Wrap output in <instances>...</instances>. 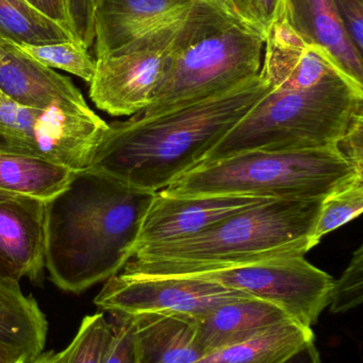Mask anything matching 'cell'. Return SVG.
Returning <instances> with one entry per match:
<instances>
[{"mask_svg":"<svg viewBox=\"0 0 363 363\" xmlns=\"http://www.w3.org/2000/svg\"><path fill=\"white\" fill-rule=\"evenodd\" d=\"M243 296H249L205 279L119 273L106 281L94 304L111 315L175 313L200 317L222 303Z\"/></svg>","mask_w":363,"mask_h":363,"instance_id":"obj_10","label":"cell"},{"mask_svg":"<svg viewBox=\"0 0 363 363\" xmlns=\"http://www.w3.org/2000/svg\"><path fill=\"white\" fill-rule=\"evenodd\" d=\"M95 0H67L72 31L78 42L89 50L94 44L93 10Z\"/></svg>","mask_w":363,"mask_h":363,"instance_id":"obj_30","label":"cell"},{"mask_svg":"<svg viewBox=\"0 0 363 363\" xmlns=\"http://www.w3.org/2000/svg\"><path fill=\"white\" fill-rule=\"evenodd\" d=\"M28 55L51 69H61L90 83L95 74L96 60L78 40L45 45H18Z\"/></svg>","mask_w":363,"mask_h":363,"instance_id":"obj_25","label":"cell"},{"mask_svg":"<svg viewBox=\"0 0 363 363\" xmlns=\"http://www.w3.org/2000/svg\"><path fill=\"white\" fill-rule=\"evenodd\" d=\"M362 106L363 87L343 74L309 89H270L200 165L245 151L337 148Z\"/></svg>","mask_w":363,"mask_h":363,"instance_id":"obj_5","label":"cell"},{"mask_svg":"<svg viewBox=\"0 0 363 363\" xmlns=\"http://www.w3.org/2000/svg\"><path fill=\"white\" fill-rule=\"evenodd\" d=\"M0 363H26L23 358L6 347H0Z\"/></svg>","mask_w":363,"mask_h":363,"instance_id":"obj_34","label":"cell"},{"mask_svg":"<svg viewBox=\"0 0 363 363\" xmlns=\"http://www.w3.org/2000/svg\"><path fill=\"white\" fill-rule=\"evenodd\" d=\"M0 95L27 108H63L91 112L81 91L28 55L18 45L0 38Z\"/></svg>","mask_w":363,"mask_h":363,"instance_id":"obj_12","label":"cell"},{"mask_svg":"<svg viewBox=\"0 0 363 363\" xmlns=\"http://www.w3.org/2000/svg\"><path fill=\"white\" fill-rule=\"evenodd\" d=\"M0 96H1V95H0Z\"/></svg>","mask_w":363,"mask_h":363,"instance_id":"obj_39","label":"cell"},{"mask_svg":"<svg viewBox=\"0 0 363 363\" xmlns=\"http://www.w3.org/2000/svg\"><path fill=\"white\" fill-rule=\"evenodd\" d=\"M270 89L259 74L194 104L115 121L108 125L87 169L136 189L161 191L200 165Z\"/></svg>","mask_w":363,"mask_h":363,"instance_id":"obj_1","label":"cell"},{"mask_svg":"<svg viewBox=\"0 0 363 363\" xmlns=\"http://www.w3.org/2000/svg\"><path fill=\"white\" fill-rule=\"evenodd\" d=\"M177 277L213 281L266 301L311 328L330 306L335 281L305 256H286Z\"/></svg>","mask_w":363,"mask_h":363,"instance_id":"obj_7","label":"cell"},{"mask_svg":"<svg viewBox=\"0 0 363 363\" xmlns=\"http://www.w3.org/2000/svg\"><path fill=\"white\" fill-rule=\"evenodd\" d=\"M266 36L212 0H194L168 61L163 84L145 114L229 91L260 74Z\"/></svg>","mask_w":363,"mask_h":363,"instance_id":"obj_4","label":"cell"},{"mask_svg":"<svg viewBox=\"0 0 363 363\" xmlns=\"http://www.w3.org/2000/svg\"><path fill=\"white\" fill-rule=\"evenodd\" d=\"M362 174L337 148L251 150L197 166L161 191L170 196L323 200Z\"/></svg>","mask_w":363,"mask_h":363,"instance_id":"obj_6","label":"cell"},{"mask_svg":"<svg viewBox=\"0 0 363 363\" xmlns=\"http://www.w3.org/2000/svg\"><path fill=\"white\" fill-rule=\"evenodd\" d=\"M341 19L355 46L363 51L362 0H335Z\"/></svg>","mask_w":363,"mask_h":363,"instance_id":"obj_31","label":"cell"},{"mask_svg":"<svg viewBox=\"0 0 363 363\" xmlns=\"http://www.w3.org/2000/svg\"><path fill=\"white\" fill-rule=\"evenodd\" d=\"M281 15L306 42L324 49L347 78L363 87V55L347 33L335 0H285Z\"/></svg>","mask_w":363,"mask_h":363,"instance_id":"obj_16","label":"cell"},{"mask_svg":"<svg viewBox=\"0 0 363 363\" xmlns=\"http://www.w3.org/2000/svg\"><path fill=\"white\" fill-rule=\"evenodd\" d=\"M0 150L1 151H13V152H18V151L15 150L4 138L0 136Z\"/></svg>","mask_w":363,"mask_h":363,"instance_id":"obj_36","label":"cell"},{"mask_svg":"<svg viewBox=\"0 0 363 363\" xmlns=\"http://www.w3.org/2000/svg\"><path fill=\"white\" fill-rule=\"evenodd\" d=\"M108 125L94 111L40 110L0 96V136L18 152L50 160L75 172L87 169Z\"/></svg>","mask_w":363,"mask_h":363,"instance_id":"obj_9","label":"cell"},{"mask_svg":"<svg viewBox=\"0 0 363 363\" xmlns=\"http://www.w3.org/2000/svg\"><path fill=\"white\" fill-rule=\"evenodd\" d=\"M0 262L6 277L42 283L45 202L21 196L0 201Z\"/></svg>","mask_w":363,"mask_h":363,"instance_id":"obj_15","label":"cell"},{"mask_svg":"<svg viewBox=\"0 0 363 363\" xmlns=\"http://www.w3.org/2000/svg\"><path fill=\"white\" fill-rule=\"evenodd\" d=\"M156 192L91 170L45 202V268L59 289L80 294L123 270Z\"/></svg>","mask_w":363,"mask_h":363,"instance_id":"obj_2","label":"cell"},{"mask_svg":"<svg viewBox=\"0 0 363 363\" xmlns=\"http://www.w3.org/2000/svg\"><path fill=\"white\" fill-rule=\"evenodd\" d=\"M212 1L219 2V4H223V6H227L228 9L234 11V6H232V0H212Z\"/></svg>","mask_w":363,"mask_h":363,"instance_id":"obj_38","label":"cell"},{"mask_svg":"<svg viewBox=\"0 0 363 363\" xmlns=\"http://www.w3.org/2000/svg\"><path fill=\"white\" fill-rule=\"evenodd\" d=\"M48 322L36 298L21 291L19 281L0 275V347L31 363L44 353Z\"/></svg>","mask_w":363,"mask_h":363,"instance_id":"obj_19","label":"cell"},{"mask_svg":"<svg viewBox=\"0 0 363 363\" xmlns=\"http://www.w3.org/2000/svg\"><path fill=\"white\" fill-rule=\"evenodd\" d=\"M363 245H360L338 281H334L330 296V313H345L362 304Z\"/></svg>","mask_w":363,"mask_h":363,"instance_id":"obj_26","label":"cell"},{"mask_svg":"<svg viewBox=\"0 0 363 363\" xmlns=\"http://www.w3.org/2000/svg\"><path fill=\"white\" fill-rule=\"evenodd\" d=\"M362 211L363 174L355 177L322 200L311 237V247L313 249L326 235L359 217Z\"/></svg>","mask_w":363,"mask_h":363,"instance_id":"obj_23","label":"cell"},{"mask_svg":"<svg viewBox=\"0 0 363 363\" xmlns=\"http://www.w3.org/2000/svg\"><path fill=\"white\" fill-rule=\"evenodd\" d=\"M70 168L44 157L0 150V192L47 202L74 177Z\"/></svg>","mask_w":363,"mask_h":363,"instance_id":"obj_20","label":"cell"},{"mask_svg":"<svg viewBox=\"0 0 363 363\" xmlns=\"http://www.w3.org/2000/svg\"><path fill=\"white\" fill-rule=\"evenodd\" d=\"M322 200H271L176 242L136 250L119 273L188 277L286 256H305Z\"/></svg>","mask_w":363,"mask_h":363,"instance_id":"obj_3","label":"cell"},{"mask_svg":"<svg viewBox=\"0 0 363 363\" xmlns=\"http://www.w3.org/2000/svg\"><path fill=\"white\" fill-rule=\"evenodd\" d=\"M112 318L114 335L102 363H138L131 317L113 315Z\"/></svg>","mask_w":363,"mask_h":363,"instance_id":"obj_28","label":"cell"},{"mask_svg":"<svg viewBox=\"0 0 363 363\" xmlns=\"http://www.w3.org/2000/svg\"><path fill=\"white\" fill-rule=\"evenodd\" d=\"M0 38L17 45L78 40L70 30L49 18L27 0H0Z\"/></svg>","mask_w":363,"mask_h":363,"instance_id":"obj_22","label":"cell"},{"mask_svg":"<svg viewBox=\"0 0 363 363\" xmlns=\"http://www.w3.org/2000/svg\"><path fill=\"white\" fill-rule=\"evenodd\" d=\"M194 0H95L96 57L185 21Z\"/></svg>","mask_w":363,"mask_h":363,"instance_id":"obj_13","label":"cell"},{"mask_svg":"<svg viewBox=\"0 0 363 363\" xmlns=\"http://www.w3.org/2000/svg\"><path fill=\"white\" fill-rule=\"evenodd\" d=\"M129 317L138 363H196L205 357L194 315L163 313Z\"/></svg>","mask_w":363,"mask_h":363,"instance_id":"obj_18","label":"cell"},{"mask_svg":"<svg viewBox=\"0 0 363 363\" xmlns=\"http://www.w3.org/2000/svg\"><path fill=\"white\" fill-rule=\"evenodd\" d=\"M61 357L62 352L61 353H55L53 351L44 352L42 355L38 356L31 363H60Z\"/></svg>","mask_w":363,"mask_h":363,"instance_id":"obj_35","label":"cell"},{"mask_svg":"<svg viewBox=\"0 0 363 363\" xmlns=\"http://www.w3.org/2000/svg\"><path fill=\"white\" fill-rule=\"evenodd\" d=\"M281 363H322V359L319 350L315 347V342L309 343L308 345L300 350L298 353Z\"/></svg>","mask_w":363,"mask_h":363,"instance_id":"obj_33","label":"cell"},{"mask_svg":"<svg viewBox=\"0 0 363 363\" xmlns=\"http://www.w3.org/2000/svg\"><path fill=\"white\" fill-rule=\"evenodd\" d=\"M271 199L239 194L170 196L156 192L145 215L134 252L195 236L219 222L269 202Z\"/></svg>","mask_w":363,"mask_h":363,"instance_id":"obj_11","label":"cell"},{"mask_svg":"<svg viewBox=\"0 0 363 363\" xmlns=\"http://www.w3.org/2000/svg\"><path fill=\"white\" fill-rule=\"evenodd\" d=\"M183 23L96 57L90 98L97 108L119 117L131 116L148 108L163 84Z\"/></svg>","mask_w":363,"mask_h":363,"instance_id":"obj_8","label":"cell"},{"mask_svg":"<svg viewBox=\"0 0 363 363\" xmlns=\"http://www.w3.org/2000/svg\"><path fill=\"white\" fill-rule=\"evenodd\" d=\"M260 74L271 89H309L330 77L345 76L324 49L306 42L283 15L266 34Z\"/></svg>","mask_w":363,"mask_h":363,"instance_id":"obj_14","label":"cell"},{"mask_svg":"<svg viewBox=\"0 0 363 363\" xmlns=\"http://www.w3.org/2000/svg\"><path fill=\"white\" fill-rule=\"evenodd\" d=\"M15 196V194H4V192H0V201L4 200V199L8 198V196ZM0 275H2V277H6V272H4V266H2L1 262H0Z\"/></svg>","mask_w":363,"mask_h":363,"instance_id":"obj_37","label":"cell"},{"mask_svg":"<svg viewBox=\"0 0 363 363\" xmlns=\"http://www.w3.org/2000/svg\"><path fill=\"white\" fill-rule=\"evenodd\" d=\"M234 12L245 23L266 36L283 12L285 0H232Z\"/></svg>","mask_w":363,"mask_h":363,"instance_id":"obj_27","label":"cell"},{"mask_svg":"<svg viewBox=\"0 0 363 363\" xmlns=\"http://www.w3.org/2000/svg\"><path fill=\"white\" fill-rule=\"evenodd\" d=\"M112 322L102 311L85 315L70 345L62 351L60 363H102L113 340Z\"/></svg>","mask_w":363,"mask_h":363,"instance_id":"obj_24","label":"cell"},{"mask_svg":"<svg viewBox=\"0 0 363 363\" xmlns=\"http://www.w3.org/2000/svg\"><path fill=\"white\" fill-rule=\"evenodd\" d=\"M196 319L198 342L205 356L292 320L283 309L253 296L222 303Z\"/></svg>","mask_w":363,"mask_h":363,"instance_id":"obj_17","label":"cell"},{"mask_svg":"<svg viewBox=\"0 0 363 363\" xmlns=\"http://www.w3.org/2000/svg\"><path fill=\"white\" fill-rule=\"evenodd\" d=\"M315 341L313 328L290 320L196 363H281Z\"/></svg>","mask_w":363,"mask_h":363,"instance_id":"obj_21","label":"cell"},{"mask_svg":"<svg viewBox=\"0 0 363 363\" xmlns=\"http://www.w3.org/2000/svg\"><path fill=\"white\" fill-rule=\"evenodd\" d=\"M27 1L34 8L44 13L49 18L53 19L74 33L70 13H68L67 0H27Z\"/></svg>","mask_w":363,"mask_h":363,"instance_id":"obj_32","label":"cell"},{"mask_svg":"<svg viewBox=\"0 0 363 363\" xmlns=\"http://www.w3.org/2000/svg\"><path fill=\"white\" fill-rule=\"evenodd\" d=\"M337 149L359 172H363V106L352 117Z\"/></svg>","mask_w":363,"mask_h":363,"instance_id":"obj_29","label":"cell"}]
</instances>
